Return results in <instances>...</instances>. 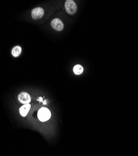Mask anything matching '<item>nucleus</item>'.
I'll return each instance as SVG.
<instances>
[{"label":"nucleus","instance_id":"nucleus-8","mask_svg":"<svg viewBox=\"0 0 138 156\" xmlns=\"http://www.w3.org/2000/svg\"><path fill=\"white\" fill-rule=\"evenodd\" d=\"M73 72H74L76 75H80L84 72V68L79 65H75L73 68Z\"/></svg>","mask_w":138,"mask_h":156},{"label":"nucleus","instance_id":"nucleus-5","mask_svg":"<svg viewBox=\"0 0 138 156\" xmlns=\"http://www.w3.org/2000/svg\"><path fill=\"white\" fill-rule=\"evenodd\" d=\"M51 26L55 30L60 31L63 30L64 25L63 22L59 18H55L51 22Z\"/></svg>","mask_w":138,"mask_h":156},{"label":"nucleus","instance_id":"nucleus-6","mask_svg":"<svg viewBox=\"0 0 138 156\" xmlns=\"http://www.w3.org/2000/svg\"><path fill=\"white\" fill-rule=\"evenodd\" d=\"M31 108V105L29 104H24L20 108V113L23 117H26L27 114H28Z\"/></svg>","mask_w":138,"mask_h":156},{"label":"nucleus","instance_id":"nucleus-2","mask_svg":"<svg viewBox=\"0 0 138 156\" xmlns=\"http://www.w3.org/2000/svg\"><path fill=\"white\" fill-rule=\"evenodd\" d=\"M65 8L67 12L70 14H75L77 11V6L72 0H67L66 2Z\"/></svg>","mask_w":138,"mask_h":156},{"label":"nucleus","instance_id":"nucleus-9","mask_svg":"<svg viewBox=\"0 0 138 156\" xmlns=\"http://www.w3.org/2000/svg\"><path fill=\"white\" fill-rule=\"evenodd\" d=\"M38 100H40V101H41V102H42V97H39V99H38Z\"/></svg>","mask_w":138,"mask_h":156},{"label":"nucleus","instance_id":"nucleus-3","mask_svg":"<svg viewBox=\"0 0 138 156\" xmlns=\"http://www.w3.org/2000/svg\"><path fill=\"white\" fill-rule=\"evenodd\" d=\"M44 14V9L41 7L35 8L32 10L31 11V16L32 18L34 20H38L41 18Z\"/></svg>","mask_w":138,"mask_h":156},{"label":"nucleus","instance_id":"nucleus-1","mask_svg":"<svg viewBox=\"0 0 138 156\" xmlns=\"http://www.w3.org/2000/svg\"><path fill=\"white\" fill-rule=\"evenodd\" d=\"M38 117L41 122L47 121L51 117V111L48 108L42 107L39 110L38 113Z\"/></svg>","mask_w":138,"mask_h":156},{"label":"nucleus","instance_id":"nucleus-4","mask_svg":"<svg viewBox=\"0 0 138 156\" xmlns=\"http://www.w3.org/2000/svg\"><path fill=\"white\" fill-rule=\"evenodd\" d=\"M18 100H20V102L24 104H29L31 102V96L29 94L26 93V92H21V93L18 95Z\"/></svg>","mask_w":138,"mask_h":156},{"label":"nucleus","instance_id":"nucleus-7","mask_svg":"<svg viewBox=\"0 0 138 156\" xmlns=\"http://www.w3.org/2000/svg\"><path fill=\"white\" fill-rule=\"evenodd\" d=\"M22 51V48L20 46H14L11 50V54L14 57H18L21 54Z\"/></svg>","mask_w":138,"mask_h":156}]
</instances>
